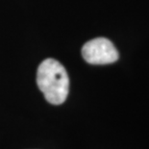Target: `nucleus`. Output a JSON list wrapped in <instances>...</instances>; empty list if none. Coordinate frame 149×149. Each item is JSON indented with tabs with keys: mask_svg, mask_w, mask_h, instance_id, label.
<instances>
[{
	"mask_svg": "<svg viewBox=\"0 0 149 149\" xmlns=\"http://www.w3.org/2000/svg\"><path fill=\"white\" fill-rule=\"evenodd\" d=\"M37 84L45 99L53 105H61L68 95V72L55 59H46L40 65L37 71Z\"/></svg>",
	"mask_w": 149,
	"mask_h": 149,
	"instance_id": "f257e3e1",
	"label": "nucleus"
},
{
	"mask_svg": "<svg viewBox=\"0 0 149 149\" xmlns=\"http://www.w3.org/2000/svg\"><path fill=\"white\" fill-rule=\"evenodd\" d=\"M82 56L91 65L113 64L118 60V51L106 38H96L86 42L82 47Z\"/></svg>",
	"mask_w": 149,
	"mask_h": 149,
	"instance_id": "f03ea898",
	"label": "nucleus"
}]
</instances>
